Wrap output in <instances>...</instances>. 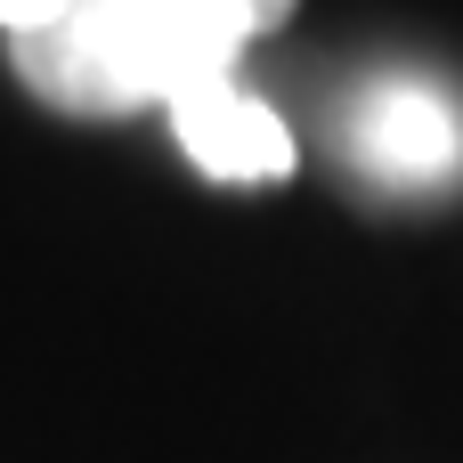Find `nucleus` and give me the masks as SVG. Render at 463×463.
<instances>
[{
    "label": "nucleus",
    "mask_w": 463,
    "mask_h": 463,
    "mask_svg": "<svg viewBox=\"0 0 463 463\" xmlns=\"http://www.w3.org/2000/svg\"><path fill=\"white\" fill-rule=\"evenodd\" d=\"M33 98L65 114H138L195 73H228L195 49L171 0H65L41 33L8 41Z\"/></svg>",
    "instance_id": "f257e3e1"
},
{
    "label": "nucleus",
    "mask_w": 463,
    "mask_h": 463,
    "mask_svg": "<svg viewBox=\"0 0 463 463\" xmlns=\"http://www.w3.org/2000/svg\"><path fill=\"white\" fill-rule=\"evenodd\" d=\"M342 163L383 195H448L463 187V98L431 73H374L334 114Z\"/></svg>",
    "instance_id": "f03ea898"
},
{
    "label": "nucleus",
    "mask_w": 463,
    "mask_h": 463,
    "mask_svg": "<svg viewBox=\"0 0 463 463\" xmlns=\"http://www.w3.org/2000/svg\"><path fill=\"white\" fill-rule=\"evenodd\" d=\"M187 163L203 179H228V187H252V179H285L293 171V130L277 106H260L236 73H195L163 98Z\"/></svg>",
    "instance_id": "7ed1b4c3"
},
{
    "label": "nucleus",
    "mask_w": 463,
    "mask_h": 463,
    "mask_svg": "<svg viewBox=\"0 0 463 463\" xmlns=\"http://www.w3.org/2000/svg\"><path fill=\"white\" fill-rule=\"evenodd\" d=\"M179 8V24L195 33V49L212 57V65H228L236 73V57L260 41V33H277L285 16H293V0H171Z\"/></svg>",
    "instance_id": "20e7f679"
},
{
    "label": "nucleus",
    "mask_w": 463,
    "mask_h": 463,
    "mask_svg": "<svg viewBox=\"0 0 463 463\" xmlns=\"http://www.w3.org/2000/svg\"><path fill=\"white\" fill-rule=\"evenodd\" d=\"M57 8H65V0H0V33H8V41H24V33H41Z\"/></svg>",
    "instance_id": "39448f33"
}]
</instances>
